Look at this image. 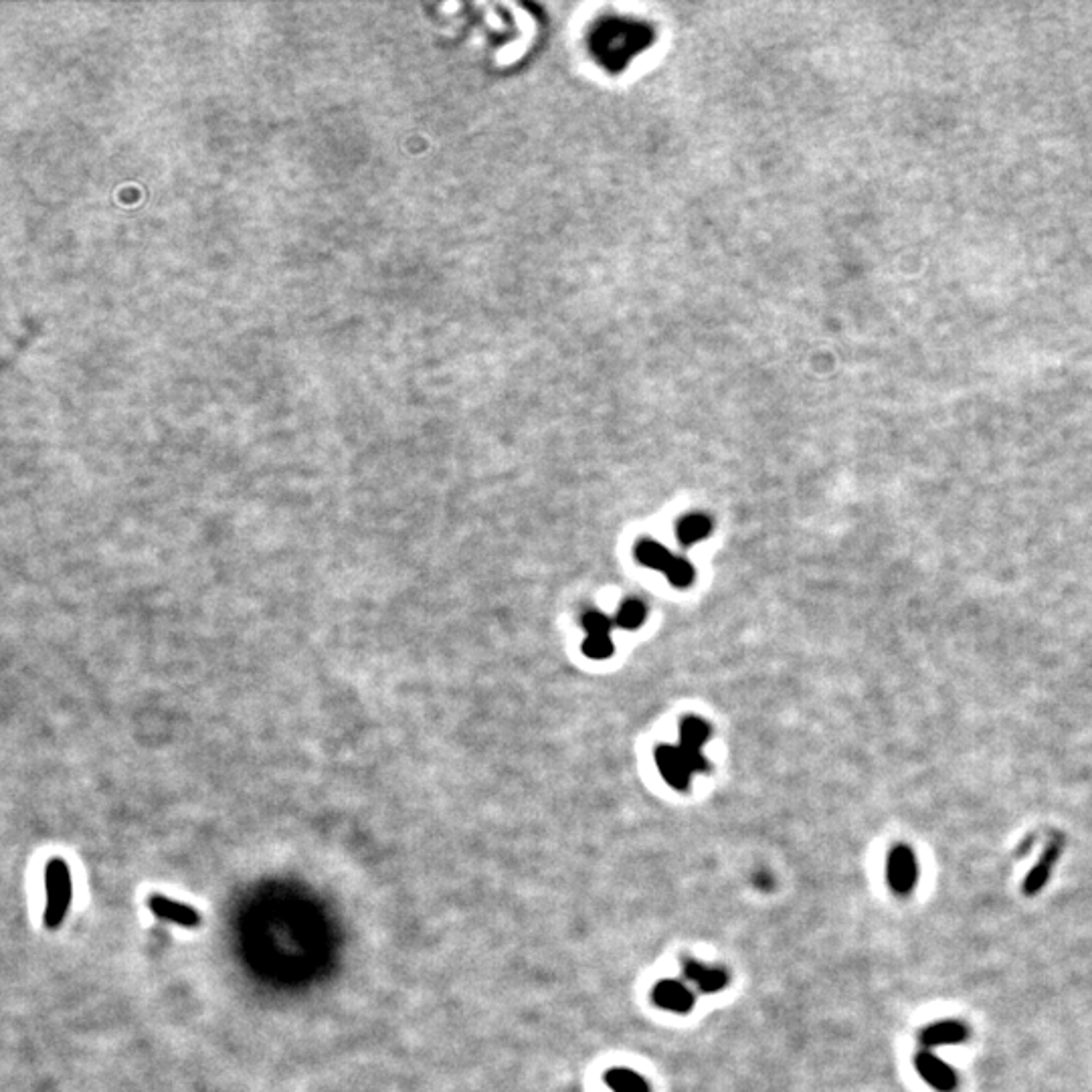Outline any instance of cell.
I'll list each match as a JSON object with an SVG mask.
<instances>
[{
    "label": "cell",
    "mask_w": 1092,
    "mask_h": 1092,
    "mask_svg": "<svg viewBox=\"0 0 1092 1092\" xmlns=\"http://www.w3.org/2000/svg\"><path fill=\"white\" fill-rule=\"evenodd\" d=\"M613 649L611 635H587V639L583 642V653L591 660H605L613 653Z\"/></svg>",
    "instance_id": "15"
},
{
    "label": "cell",
    "mask_w": 1092,
    "mask_h": 1092,
    "mask_svg": "<svg viewBox=\"0 0 1092 1092\" xmlns=\"http://www.w3.org/2000/svg\"><path fill=\"white\" fill-rule=\"evenodd\" d=\"M886 880L888 886L892 888L898 896H908L916 886L919 880V868H916L915 854L906 846H896L886 860Z\"/></svg>",
    "instance_id": "3"
},
{
    "label": "cell",
    "mask_w": 1092,
    "mask_h": 1092,
    "mask_svg": "<svg viewBox=\"0 0 1092 1092\" xmlns=\"http://www.w3.org/2000/svg\"><path fill=\"white\" fill-rule=\"evenodd\" d=\"M605 1082L613 1092H649L648 1082L628 1068H613L607 1072Z\"/></svg>",
    "instance_id": "12"
},
{
    "label": "cell",
    "mask_w": 1092,
    "mask_h": 1092,
    "mask_svg": "<svg viewBox=\"0 0 1092 1092\" xmlns=\"http://www.w3.org/2000/svg\"><path fill=\"white\" fill-rule=\"evenodd\" d=\"M969 1030L963 1021L959 1020H943L926 1025L921 1032V1044L926 1048L936 1046H951V1044H961L967 1040Z\"/></svg>",
    "instance_id": "6"
},
{
    "label": "cell",
    "mask_w": 1092,
    "mask_h": 1092,
    "mask_svg": "<svg viewBox=\"0 0 1092 1092\" xmlns=\"http://www.w3.org/2000/svg\"><path fill=\"white\" fill-rule=\"evenodd\" d=\"M148 908L158 919L171 921L174 925L186 926V929H195V926L201 925V912L196 908L188 906L185 902L172 901V898L162 896V894H152L148 898Z\"/></svg>",
    "instance_id": "5"
},
{
    "label": "cell",
    "mask_w": 1092,
    "mask_h": 1092,
    "mask_svg": "<svg viewBox=\"0 0 1092 1092\" xmlns=\"http://www.w3.org/2000/svg\"><path fill=\"white\" fill-rule=\"evenodd\" d=\"M666 577L674 587H688L694 581V568L686 558L674 557V561L666 568Z\"/></svg>",
    "instance_id": "16"
},
{
    "label": "cell",
    "mask_w": 1092,
    "mask_h": 1092,
    "mask_svg": "<svg viewBox=\"0 0 1092 1092\" xmlns=\"http://www.w3.org/2000/svg\"><path fill=\"white\" fill-rule=\"evenodd\" d=\"M646 615H648L646 605H643L642 601L629 599V601H625L623 605H621L619 613L615 615V623H618L619 628L635 629V628H639L643 621H646Z\"/></svg>",
    "instance_id": "14"
},
{
    "label": "cell",
    "mask_w": 1092,
    "mask_h": 1092,
    "mask_svg": "<svg viewBox=\"0 0 1092 1092\" xmlns=\"http://www.w3.org/2000/svg\"><path fill=\"white\" fill-rule=\"evenodd\" d=\"M710 530H712V522H710V518L704 514H690L682 518V520L678 522V529H676L678 540L686 546L696 544L698 540L706 539V536L710 534Z\"/></svg>",
    "instance_id": "10"
},
{
    "label": "cell",
    "mask_w": 1092,
    "mask_h": 1092,
    "mask_svg": "<svg viewBox=\"0 0 1092 1092\" xmlns=\"http://www.w3.org/2000/svg\"><path fill=\"white\" fill-rule=\"evenodd\" d=\"M635 554H638L639 563H643L649 568H656V571L666 573V568L670 567V563L674 561V554L662 546L656 540H642L635 548Z\"/></svg>",
    "instance_id": "11"
},
{
    "label": "cell",
    "mask_w": 1092,
    "mask_h": 1092,
    "mask_svg": "<svg viewBox=\"0 0 1092 1092\" xmlns=\"http://www.w3.org/2000/svg\"><path fill=\"white\" fill-rule=\"evenodd\" d=\"M710 737V727L704 722L702 718L696 717H688L682 720L680 724V745L694 748V751H702V745L708 741Z\"/></svg>",
    "instance_id": "13"
},
{
    "label": "cell",
    "mask_w": 1092,
    "mask_h": 1092,
    "mask_svg": "<svg viewBox=\"0 0 1092 1092\" xmlns=\"http://www.w3.org/2000/svg\"><path fill=\"white\" fill-rule=\"evenodd\" d=\"M1058 854H1060V848H1058V846H1052V848L1042 856V860L1034 866V870L1028 874V878H1025L1024 882V892L1028 894V896H1034V894L1042 891L1044 884L1048 882L1050 874H1052V868L1054 864H1056Z\"/></svg>",
    "instance_id": "9"
},
{
    "label": "cell",
    "mask_w": 1092,
    "mask_h": 1092,
    "mask_svg": "<svg viewBox=\"0 0 1092 1092\" xmlns=\"http://www.w3.org/2000/svg\"><path fill=\"white\" fill-rule=\"evenodd\" d=\"M656 762L668 785L680 791L688 787L692 775L708 771V761L704 759L702 751L682 745H662L656 751Z\"/></svg>",
    "instance_id": "2"
},
{
    "label": "cell",
    "mask_w": 1092,
    "mask_h": 1092,
    "mask_svg": "<svg viewBox=\"0 0 1092 1092\" xmlns=\"http://www.w3.org/2000/svg\"><path fill=\"white\" fill-rule=\"evenodd\" d=\"M916 1072L929 1086H933L939 1092H953L957 1089V1072L949 1066L947 1062L941 1060L933 1052H919L915 1058Z\"/></svg>",
    "instance_id": "4"
},
{
    "label": "cell",
    "mask_w": 1092,
    "mask_h": 1092,
    "mask_svg": "<svg viewBox=\"0 0 1092 1092\" xmlns=\"http://www.w3.org/2000/svg\"><path fill=\"white\" fill-rule=\"evenodd\" d=\"M684 975L704 993H717L724 990V985L728 983V975L722 969L706 967V965L692 961V959H684Z\"/></svg>",
    "instance_id": "8"
},
{
    "label": "cell",
    "mask_w": 1092,
    "mask_h": 1092,
    "mask_svg": "<svg viewBox=\"0 0 1092 1092\" xmlns=\"http://www.w3.org/2000/svg\"><path fill=\"white\" fill-rule=\"evenodd\" d=\"M653 1001L658 1005L663 1007L668 1011H676V1014H688V1011L694 1007V995L686 985H682L680 981H660L653 990Z\"/></svg>",
    "instance_id": "7"
},
{
    "label": "cell",
    "mask_w": 1092,
    "mask_h": 1092,
    "mask_svg": "<svg viewBox=\"0 0 1092 1092\" xmlns=\"http://www.w3.org/2000/svg\"><path fill=\"white\" fill-rule=\"evenodd\" d=\"M583 628L587 629L589 635H609L611 628H613V621L607 618L605 613H601V611H587L583 615Z\"/></svg>",
    "instance_id": "17"
},
{
    "label": "cell",
    "mask_w": 1092,
    "mask_h": 1092,
    "mask_svg": "<svg viewBox=\"0 0 1092 1092\" xmlns=\"http://www.w3.org/2000/svg\"><path fill=\"white\" fill-rule=\"evenodd\" d=\"M45 891H47V905L43 915V925L49 931L59 929L61 922L67 916L69 906L73 898V884L72 872L65 860L53 858L49 860L45 868Z\"/></svg>",
    "instance_id": "1"
}]
</instances>
